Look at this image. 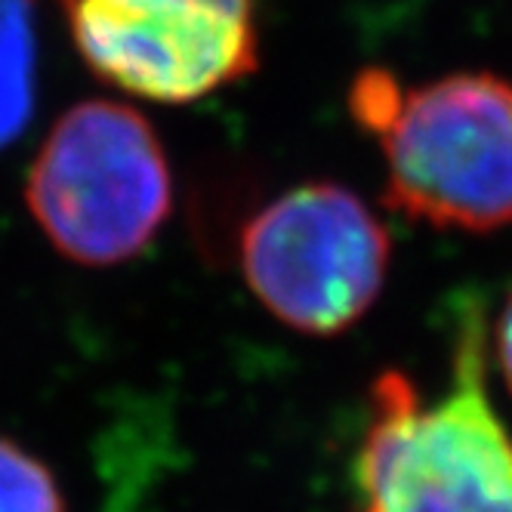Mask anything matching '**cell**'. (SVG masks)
<instances>
[{"instance_id":"obj_3","label":"cell","mask_w":512,"mask_h":512,"mask_svg":"<svg viewBox=\"0 0 512 512\" xmlns=\"http://www.w3.org/2000/svg\"><path fill=\"white\" fill-rule=\"evenodd\" d=\"M25 204L65 260H133L173 207V173L152 121L115 99L71 105L28 167Z\"/></svg>"},{"instance_id":"obj_4","label":"cell","mask_w":512,"mask_h":512,"mask_svg":"<svg viewBox=\"0 0 512 512\" xmlns=\"http://www.w3.org/2000/svg\"><path fill=\"white\" fill-rule=\"evenodd\" d=\"M380 216L340 182H303L256 210L238 241L250 294L290 331L337 337L371 312L389 275Z\"/></svg>"},{"instance_id":"obj_8","label":"cell","mask_w":512,"mask_h":512,"mask_svg":"<svg viewBox=\"0 0 512 512\" xmlns=\"http://www.w3.org/2000/svg\"><path fill=\"white\" fill-rule=\"evenodd\" d=\"M494 355H497V368L503 374V383L512 392V290H509V297L494 324Z\"/></svg>"},{"instance_id":"obj_7","label":"cell","mask_w":512,"mask_h":512,"mask_svg":"<svg viewBox=\"0 0 512 512\" xmlns=\"http://www.w3.org/2000/svg\"><path fill=\"white\" fill-rule=\"evenodd\" d=\"M0 512H65L53 469L0 435Z\"/></svg>"},{"instance_id":"obj_6","label":"cell","mask_w":512,"mask_h":512,"mask_svg":"<svg viewBox=\"0 0 512 512\" xmlns=\"http://www.w3.org/2000/svg\"><path fill=\"white\" fill-rule=\"evenodd\" d=\"M34 105V25L31 0H0V149L31 118Z\"/></svg>"},{"instance_id":"obj_1","label":"cell","mask_w":512,"mask_h":512,"mask_svg":"<svg viewBox=\"0 0 512 512\" xmlns=\"http://www.w3.org/2000/svg\"><path fill=\"white\" fill-rule=\"evenodd\" d=\"M485 380V312L463 303L442 395L426 398L401 371L374 380L355 454L358 512H512V432Z\"/></svg>"},{"instance_id":"obj_2","label":"cell","mask_w":512,"mask_h":512,"mask_svg":"<svg viewBox=\"0 0 512 512\" xmlns=\"http://www.w3.org/2000/svg\"><path fill=\"white\" fill-rule=\"evenodd\" d=\"M349 112L380 145L395 210L472 235L512 226V81L457 71L408 87L374 65L355 75Z\"/></svg>"},{"instance_id":"obj_5","label":"cell","mask_w":512,"mask_h":512,"mask_svg":"<svg viewBox=\"0 0 512 512\" xmlns=\"http://www.w3.org/2000/svg\"><path fill=\"white\" fill-rule=\"evenodd\" d=\"M96 78L136 99L186 105L260 68L253 0H59Z\"/></svg>"}]
</instances>
